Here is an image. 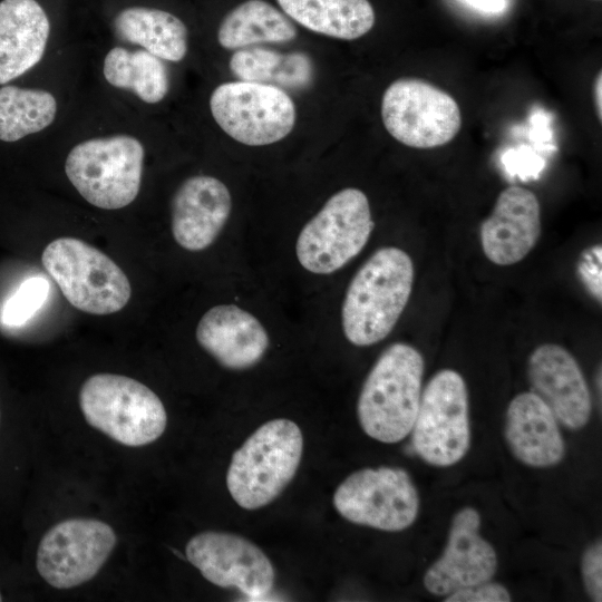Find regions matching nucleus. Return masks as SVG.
Segmentation results:
<instances>
[{
    "instance_id": "obj_11",
    "label": "nucleus",
    "mask_w": 602,
    "mask_h": 602,
    "mask_svg": "<svg viewBox=\"0 0 602 602\" xmlns=\"http://www.w3.org/2000/svg\"><path fill=\"white\" fill-rule=\"evenodd\" d=\"M333 505L353 524L399 532L414 524L420 502L407 470L381 466L350 474L336 489Z\"/></svg>"
},
{
    "instance_id": "obj_26",
    "label": "nucleus",
    "mask_w": 602,
    "mask_h": 602,
    "mask_svg": "<svg viewBox=\"0 0 602 602\" xmlns=\"http://www.w3.org/2000/svg\"><path fill=\"white\" fill-rule=\"evenodd\" d=\"M56 97L41 88L0 87V140L12 143L42 132L56 119Z\"/></svg>"
},
{
    "instance_id": "obj_3",
    "label": "nucleus",
    "mask_w": 602,
    "mask_h": 602,
    "mask_svg": "<svg viewBox=\"0 0 602 602\" xmlns=\"http://www.w3.org/2000/svg\"><path fill=\"white\" fill-rule=\"evenodd\" d=\"M302 450L294 421L278 418L260 426L232 456L226 474L232 498L245 509L270 504L294 477Z\"/></svg>"
},
{
    "instance_id": "obj_10",
    "label": "nucleus",
    "mask_w": 602,
    "mask_h": 602,
    "mask_svg": "<svg viewBox=\"0 0 602 602\" xmlns=\"http://www.w3.org/2000/svg\"><path fill=\"white\" fill-rule=\"evenodd\" d=\"M210 109L225 134L247 146L283 139L297 118L294 103L285 90L241 80L219 85L211 94Z\"/></svg>"
},
{
    "instance_id": "obj_33",
    "label": "nucleus",
    "mask_w": 602,
    "mask_h": 602,
    "mask_svg": "<svg viewBox=\"0 0 602 602\" xmlns=\"http://www.w3.org/2000/svg\"><path fill=\"white\" fill-rule=\"evenodd\" d=\"M2 600H3V595H2V593L0 591V601H2Z\"/></svg>"
},
{
    "instance_id": "obj_30",
    "label": "nucleus",
    "mask_w": 602,
    "mask_h": 602,
    "mask_svg": "<svg viewBox=\"0 0 602 602\" xmlns=\"http://www.w3.org/2000/svg\"><path fill=\"white\" fill-rule=\"evenodd\" d=\"M511 600L508 590L503 584L491 580L457 590L444 599L446 602H508Z\"/></svg>"
},
{
    "instance_id": "obj_8",
    "label": "nucleus",
    "mask_w": 602,
    "mask_h": 602,
    "mask_svg": "<svg viewBox=\"0 0 602 602\" xmlns=\"http://www.w3.org/2000/svg\"><path fill=\"white\" fill-rule=\"evenodd\" d=\"M411 433L412 448L429 465L448 467L465 457L472 433L468 391L459 372L441 369L429 379Z\"/></svg>"
},
{
    "instance_id": "obj_23",
    "label": "nucleus",
    "mask_w": 602,
    "mask_h": 602,
    "mask_svg": "<svg viewBox=\"0 0 602 602\" xmlns=\"http://www.w3.org/2000/svg\"><path fill=\"white\" fill-rule=\"evenodd\" d=\"M297 27L280 10L264 0H246L222 19L217 41L225 49H242L259 43H285L295 39Z\"/></svg>"
},
{
    "instance_id": "obj_28",
    "label": "nucleus",
    "mask_w": 602,
    "mask_h": 602,
    "mask_svg": "<svg viewBox=\"0 0 602 602\" xmlns=\"http://www.w3.org/2000/svg\"><path fill=\"white\" fill-rule=\"evenodd\" d=\"M581 573L588 595L592 601H602V544L596 541L582 555Z\"/></svg>"
},
{
    "instance_id": "obj_21",
    "label": "nucleus",
    "mask_w": 602,
    "mask_h": 602,
    "mask_svg": "<svg viewBox=\"0 0 602 602\" xmlns=\"http://www.w3.org/2000/svg\"><path fill=\"white\" fill-rule=\"evenodd\" d=\"M115 36L162 60L182 61L188 48V30L175 13L144 2H126L109 18Z\"/></svg>"
},
{
    "instance_id": "obj_1",
    "label": "nucleus",
    "mask_w": 602,
    "mask_h": 602,
    "mask_svg": "<svg viewBox=\"0 0 602 602\" xmlns=\"http://www.w3.org/2000/svg\"><path fill=\"white\" fill-rule=\"evenodd\" d=\"M414 263L397 246L375 251L351 279L341 307L346 339L358 347L383 340L402 314L412 290Z\"/></svg>"
},
{
    "instance_id": "obj_12",
    "label": "nucleus",
    "mask_w": 602,
    "mask_h": 602,
    "mask_svg": "<svg viewBox=\"0 0 602 602\" xmlns=\"http://www.w3.org/2000/svg\"><path fill=\"white\" fill-rule=\"evenodd\" d=\"M110 525L93 518H70L54 525L39 542L36 566L56 589H71L91 580L116 545Z\"/></svg>"
},
{
    "instance_id": "obj_22",
    "label": "nucleus",
    "mask_w": 602,
    "mask_h": 602,
    "mask_svg": "<svg viewBox=\"0 0 602 602\" xmlns=\"http://www.w3.org/2000/svg\"><path fill=\"white\" fill-rule=\"evenodd\" d=\"M283 12L304 28L331 38L355 40L375 25L368 0H276Z\"/></svg>"
},
{
    "instance_id": "obj_32",
    "label": "nucleus",
    "mask_w": 602,
    "mask_h": 602,
    "mask_svg": "<svg viewBox=\"0 0 602 602\" xmlns=\"http://www.w3.org/2000/svg\"><path fill=\"white\" fill-rule=\"evenodd\" d=\"M601 89H602V75L601 72H599L594 82V103H595L596 114L599 116L600 122L602 119Z\"/></svg>"
},
{
    "instance_id": "obj_25",
    "label": "nucleus",
    "mask_w": 602,
    "mask_h": 602,
    "mask_svg": "<svg viewBox=\"0 0 602 602\" xmlns=\"http://www.w3.org/2000/svg\"><path fill=\"white\" fill-rule=\"evenodd\" d=\"M103 76L111 87L128 90L151 105L162 101L169 90L164 60L142 48H110L103 61Z\"/></svg>"
},
{
    "instance_id": "obj_17",
    "label": "nucleus",
    "mask_w": 602,
    "mask_h": 602,
    "mask_svg": "<svg viewBox=\"0 0 602 602\" xmlns=\"http://www.w3.org/2000/svg\"><path fill=\"white\" fill-rule=\"evenodd\" d=\"M232 210L226 185L210 175L186 178L176 190L171 207L175 242L186 251L211 246L225 226Z\"/></svg>"
},
{
    "instance_id": "obj_13",
    "label": "nucleus",
    "mask_w": 602,
    "mask_h": 602,
    "mask_svg": "<svg viewBox=\"0 0 602 602\" xmlns=\"http://www.w3.org/2000/svg\"><path fill=\"white\" fill-rule=\"evenodd\" d=\"M188 562L211 583L234 588L249 598H264L274 584V569L265 553L249 540L232 533L205 531L185 548Z\"/></svg>"
},
{
    "instance_id": "obj_2",
    "label": "nucleus",
    "mask_w": 602,
    "mask_h": 602,
    "mask_svg": "<svg viewBox=\"0 0 602 602\" xmlns=\"http://www.w3.org/2000/svg\"><path fill=\"white\" fill-rule=\"evenodd\" d=\"M425 361L411 344L387 347L369 371L357 402L363 431L371 438L395 444L411 431L421 396Z\"/></svg>"
},
{
    "instance_id": "obj_19",
    "label": "nucleus",
    "mask_w": 602,
    "mask_h": 602,
    "mask_svg": "<svg viewBox=\"0 0 602 602\" xmlns=\"http://www.w3.org/2000/svg\"><path fill=\"white\" fill-rule=\"evenodd\" d=\"M51 28L49 9L40 0H0V85L42 59Z\"/></svg>"
},
{
    "instance_id": "obj_14",
    "label": "nucleus",
    "mask_w": 602,
    "mask_h": 602,
    "mask_svg": "<svg viewBox=\"0 0 602 602\" xmlns=\"http://www.w3.org/2000/svg\"><path fill=\"white\" fill-rule=\"evenodd\" d=\"M480 514L474 507H463L454 515L445 550L424 575L429 593L447 596L495 575L497 554L480 535Z\"/></svg>"
},
{
    "instance_id": "obj_18",
    "label": "nucleus",
    "mask_w": 602,
    "mask_h": 602,
    "mask_svg": "<svg viewBox=\"0 0 602 602\" xmlns=\"http://www.w3.org/2000/svg\"><path fill=\"white\" fill-rule=\"evenodd\" d=\"M195 337L222 367L245 370L258 365L270 344L269 333L250 311L236 304H217L200 319Z\"/></svg>"
},
{
    "instance_id": "obj_16",
    "label": "nucleus",
    "mask_w": 602,
    "mask_h": 602,
    "mask_svg": "<svg viewBox=\"0 0 602 602\" xmlns=\"http://www.w3.org/2000/svg\"><path fill=\"white\" fill-rule=\"evenodd\" d=\"M541 231L537 196L528 188L511 185L499 193L492 213L480 224L482 249L494 264L513 265L535 247Z\"/></svg>"
},
{
    "instance_id": "obj_27",
    "label": "nucleus",
    "mask_w": 602,
    "mask_h": 602,
    "mask_svg": "<svg viewBox=\"0 0 602 602\" xmlns=\"http://www.w3.org/2000/svg\"><path fill=\"white\" fill-rule=\"evenodd\" d=\"M49 292L48 282L39 276L26 280L7 300L2 321L8 326H21L45 303Z\"/></svg>"
},
{
    "instance_id": "obj_6",
    "label": "nucleus",
    "mask_w": 602,
    "mask_h": 602,
    "mask_svg": "<svg viewBox=\"0 0 602 602\" xmlns=\"http://www.w3.org/2000/svg\"><path fill=\"white\" fill-rule=\"evenodd\" d=\"M41 262L67 301L97 315L120 311L132 288L125 272L105 253L76 237H59L43 250Z\"/></svg>"
},
{
    "instance_id": "obj_29",
    "label": "nucleus",
    "mask_w": 602,
    "mask_h": 602,
    "mask_svg": "<svg viewBox=\"0 0 602 602\" xmlns=\"http://www.w3.org/2000/svg\"><path fill=\"white\" fill-rule=\"evenodd\" d=\"M601 260V244H595L581 253L576 265L581 282L599 302H601L602 298Z\"/></svg>"
},
{
    "instance_id": "obj_7",
    "label": "nucleus",
    "mask_w": 602,
    "mask_h": 602,
    "mask_svg": "<svg viewBox=\"0 0 602 602\" xmlns=\"http://www.w3.org/2000/svg\"><path fill=\"white\" fill-rule=\"evenodd\" d=\"M373 225L367 195L356 187L342 188L301 229L297 260L308 272L334 273L363 250Z\"/></svg>"
},
{
    "instance_id": "obj_20",
    "label": "nucleus",
    "mask_w": 602,
    "mask_h": 602,
    "mask_svg": "<svg viewBox=\"0 0 602 602\" xmlns=\"http://www.w3.org/2000/svg\"><path fill=\"white\" fill-rule=\"evenodd\" d=\"M505 438L512 454L524 465L552 467L565 455L559 420L533 391L516 395L505 417Z\"/></svg>"
},
{
    "instance_id": "obj_31",
    "label": "nucleus",
    "mask_w": 602,
    "mask_h": 602,
    "mask_svg": "<svg viewBox=\"0 0 602 602\" xmlns=\"http://www.w3.org/2000/svg\"><path fill=\"white\" fill-rule=\"evenodd\" d=\"M469 6L475 9L486 12V13H498L501 12L506 3L505 0H464Z\"/></svg>"
},
{
    "instance_id": "obj_15",
    "label": "nucleus",
    "mask_w": 602,
    "mask_h": 602,
    "mask_svg": "<svg viewBox=\"0 0 602 602\" xmlns=\"http://www.w3.org/2000/svg\"><path fill=\"white\" fill-rule=\"evenodd\" d=\"M532 391L569 429H581L592 414L591 392L575 358L562 346L543 343L527 360Z\"/></svg>"
},
{
    "instance_id": "obj_5",
    "label": "nucleus",
    "mask_w": 602,
    "mask_h": 602,
    "mask_svg": "<svg viewBox=\"0 0 602 602\" xmlns=\"http://www.w3.org/2000/svg\"><path fill=\"white\" fill-rule=\"evenodd\" d=\"M79 406L91 427L125 446L151 444L167 425L159 397L144 383L122 375L90 376L80 388Z\"/></svg>"
},
{
    "instance_id": "obj_9",
    "label": "nucleus",
    "mask_w": 602,
    "mask_h": 602,
    "mask_svg": "<svg viewBox=\"0 0 602 602\" xmlns=\"http://www.w3.org/2000/svg\"><path fill=\"white\" fill-rule=\"evenodd\" d=\"M381 118L396 140L420 149L449 143L462 127L457 101L418 78H399L387 87L381 99Z\"/></svg>"
},
{
    "instance_id": "obj_4",
    "label": "nucleus",
    "mask_w": 602,
    "mask_h": 602,
    "mask_svg": "<svg viewBox=\"0 0 602 602\" xmlns=\"http://www.w3.org/2000/svg\"><path fill=\"white\" fill-rule=\"evenodd\" d=\"M145 148L128 134L93 137L76 144L65 159L67 178L93 206L120 210L137 197Z\"/></svg>"
},
{
    "instance_id": "obj_34",
    "label": "nucleus",
    "mask_w": 602,
    "mask_h": 602,
    "mask_svg": "<svg viewBox=\"0 0 602 602\" xmlns=\"http://www.w3.org/2000/svg\"><path fill=\"white\" fill-rule=\"evenodd\" d=\"M0 421H1V410H0Z\"/></svg>"
},
{
    "instance_id": "obj_24",
    "label": "nucleus",
    "mask_w": 602,
    "mask_h": 602,
    "mask_svg": "<svg viewBox=\"0 0 602 602\" xmlns=\"http://www.w3.org/2000/svg\"><path fill=\"white\" fill-rule=\"evenodd\" d=\"M229 66L241 81L272 85L283 90L305 89L314 76L312 60L304 52L282 54L262 47L236 50Z\"/></svg>"
}]
</instances>
